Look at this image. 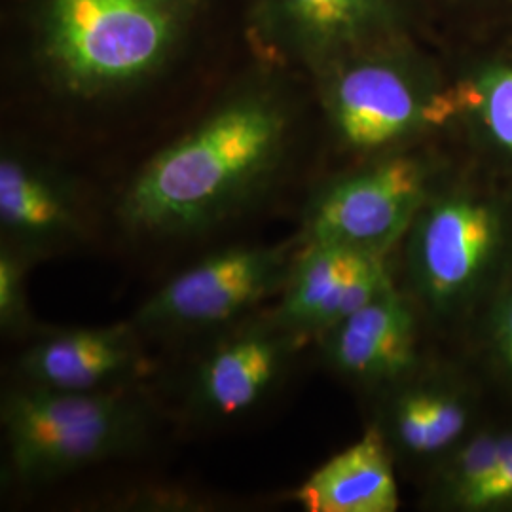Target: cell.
Segmentation results:
<instances>
[{
    "instance_id": "6da1fadb",
    "label": "cell",
    "mask_w": 512,
    "mask_h": 512,
    "mask_svg": "<svg viewBox=\"0 0 512 512\" xmlns=\"http://www.w3.org/2000/svg\"><path fill=\"white\" fill-rule=\"evenodd\" d=\"M247 14L249 0H0L8 129L71 158L145 135L150 154L249 61Z\"/></svg>"
},
{
    "instance_id": "7a4b0ae2",
    "label": "cell",
    "mask_w": 512,
    "mask_h": 512,
    "mask_svg": "<svg viewBox=\"0 0 512 512\" xmlns=\"http://www.w3.org/2000/svg\"><path fill=\"white\" fill-rule=\"evenodd\" d=\"M319 158L310 78L255 55L133 169L116 213L147 238H183L247 213Z\"/></svg>"
},
{
    "instance_id": "3957f363",
    "label": "cell",
    "mask_w": 512,
    "mask_h": 512,
    "mask_svg": "<svg viewBox=\"0 0 512 512\" xmlns=\"http://www.w3.org/2000/svg\"><path fill=\"white\" fill-rule=\"evenodd\" d=\"M323 171L450 139V73L437 44L404 38L310 74Z\"/></svg>"
},
{
    "instance_id": "277c9868",
    "label": "cell",
    "mask_w": 512,
    "mask_h": 512,
    "mask_svg": "<svg viewBox=\"0 0 512 512\" xmlns=\"http://www.w3.org/2000/svg\"><path fill=\"white\" fill-rule=\"evenodd\" d=\"M406 291L442 329L475 327L512 274V190L458 164L431 192L403 243Z\"/></svg>"
},
{
    "instance_id": "5b68a950",
    "label": "cell",
    "mask_w": 512,
    "mask_h": 512,
    "mask_svg": "<svg viewBox=\"0 0 512 512\" xmlns=\"http://www.w3.org/2000/svg\"><path fill=\"white\" fill-rule=\"evenodd\" d=\"M0 420L8 475L19 486L128 456L150 435L147 404L124 387L61 391L21 382L4 393Z\"/></svg>"
},
{
    "instance_id": "8992f818",
    "label": "cell",
    "mask_w": 512,
    "mask_h": 512,
    "mask_svg": "<svg viewBox=\"0 0 512 512\" xmlns=\"http://www.w3.org/2000/svg\"><path fill=\"white\" fill-rule=\"evenodd\" d=\"M459 158L458 147L440 139L321 171L304 207L300 241L389 256Z\"/></svg>"
},
{
    "instance_id": "52a82bcc",
    "label": "cell",
    "mask_w": 512,
    "mask_h": 512,
    "mask_svg": "<svg viewBox=\"0 0 512 512\" xmlns=\"http://www.w3.org/2000/svg\"><path fill=\"white\" fill-rule=\"evenodd\" d=\"M251 55L317 73L346 55L433 37L414 0H249Z\"/></svg>"
},
{
    "instance_id": "ba28073f",
    "label": "cell",
    "mask_w": 512,
    "mask_h": 512,
    "mask_svg": "<svg viewBox=\"0 0 512 512\" xmlns=\"http://www.w3.org/2000/svg\"><path fill=\"white\" fill-rule=\"evenodd\" d=\"M90 183L74 158L6 129L0 145L2 241L35 262L90 232Z\"/></svg>"
},
{
    "instance_id": "9c48e42d",
    "label": "cell",
    "mask_w": 512,
    "mask_h": 512,
    "mask_svg": "<svg viewBox=\"0 0 512 512\" xmlns=\"http://www.w3.org/2000/svg\"><path fill=\"white\" fill-rule=\"evenodd\" d=\"M296 253L293 243L238 245L213 253L152 294L133 325L147 332H192L236 321L283 293Z\"/></svg>"
},
{
    "instance_id": "30bf717a",
    "label": "cell",
    "mask_w": 512,
    "mask_h": 512,
    "mask_svg": "<svg viewBox=\"0 0 512 512\" xmlns=\"http://www.w3.org/2000/svg\"><path fill=\"white\" fill-rule=\"evenodd\" d=\"M372 427L395 461L429 473L482 423L480 385L458 366L423 365L378 393Z\"/></svg>"
},
{
    "instance_id": "8fae6325",
    "label": "cell",
    "mask_w": 512,
    "mask_h": 512,
    "mask_svg": "<svg viewBox=\"0 0 512 512\" xmlns=\"http://www.w3.org/2000/svg\"><path fill=\"white\" fill-rule=\"evenodd\" d=\"M440 50L450 73V141L512 190V25Z\"/></svg>"
},
{
    "instance_id": "7c38bea8",
    "label": "cell",
    "mask_w": 512,
    "mask_h": 512,
    "mask_svg": "<svg viewBox=\"0 0 512 512\" xmlns=\"http://www.w3.org/2000/svg\"><path fill=\"white\" fill-rule=\"evenodd\" d=\"M270 317L294 336L321 338L395 283L389 256L366 255L327 243H302Z\"/></svg>"
},
{
    "instance_id": "4fadbf2b",
    "label": "cell",
    "mask_w": 512,
    "mask_h": 512,
    "mask_svg": "<svg viewBox=\"0 0 512 512\" xmlns=\"http://www.w3.org/2000/svg\"><path fill=\"white\" fill-rule=\"evenodd\" d=\"M420 327L418 306L393 283L327 330L321 355L340 378L380 393L423 365Z\"/></svg>"
},
{
    "instance_id": "5bb4252c",
    "label": "cell",
    "mask_w": 512,
    "mask_h": 512,
    "mask_svg": "<svg viewBox=\"0 0 512 512\" xmlns=\"http://www.w3.org/2000/svg\"><path fill=\"white\" fill-rule=\"evenodd\" d=\"M302 338L272 317L222 338L196 366L188 404L202 418H236L264 403L281 384Z\"/></svg>"
},
{
    "instance_id": "9a60e30c",
    "label": "cell",
    "mask_w": 512,
    "mask_h": 512,
    "mask_svg": "<svg viewBox=\"0 0 512 512\" xmlns=\"http://www.w3.org/2000/svg\"><path fill=\"white\" fill-rule=\"evenodd\" d=\"M137 332L133 323L38 332L18 359L19 378L25 384L61 391L122 387L145 366Z\"/></svg>"
},
{
    "instance_id": "2e32d148",
    "label": "cell",
    "mask_w": 512,
    "mask_h": 512,
    "mask_svg": "<svg viewBox=\"0 0 512 512\" xmlns=\"http://www.w3.org/2000/svg\"><path fill=\"white\" fill-rule=\"evenodd\" d=\"M437 511L512 512V420L482 421L429 475Z\"/></svg>"
},
{
    "instance_id": "e0dca14e",
    "label": "cell",
    "mask_w": 512,
    "mask_h": 512,
    "mask_svg": "<svg viewBox=\"0 0 512 512\" xmlns=\"http://www.w3.org/2000/svg\"><path fill=\"white\" fill-rule=\"evenodd\" d=\"M395 463L382 435L370 427L315 469L294 499L308 512H395L401 507Z\"/></svg>"
},
{
    "instance_id": "ac0fdd59",
    "label": "cell",
    "mask_w": 512,
    "mask_h": 512,
    "mask_svg": "<svg viewBox=\"0 0 512 512\" xmlns=\"http://www.w3.org/2000/svg\"><path fill=\"white\" fill-rule=\"evenodd\" d=\"M439 48L488 37L512 25V0H414Z\"/></svg>"
},
{
    "instance_id": "d6986e66",
    "label": "cell",
    "mask_w": 512,
    "mask_h": 512,
    "mask_svg": "<svg viewBox=\"0 0 512 512\" xmlns=\"http://www.w3.org/2000/svg\"><path fill=\"white\" fill-rule=\"evenodd\" d=\"M475 327L488 372L512 397V274Z\"/></svg>"
},
{
    "instance_id": "ffe728a7",
    "label": "cell",
    "mask_w": 512,
    "mask_h": 512,
    "mask_svg": "<svg viewBox=\"0 0 512 512\" xmlns=\"http://www.w3.org/2000/svg\"><path fill=\"white\" fill-rule=\"evenodd\" d=\"M35 260L2 241L0 245V329L4 336L38 332L27 302V272Z\"/></svg>"
}]
</instances>
